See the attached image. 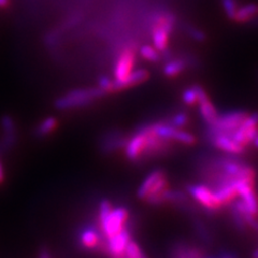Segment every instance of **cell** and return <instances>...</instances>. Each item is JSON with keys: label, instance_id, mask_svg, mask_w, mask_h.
Here are the masks:
<instances>
[{"label": "cell", "instance_id": "obj_1", "mask_svg": "<svg viewBox=\"0 0 258 258\" xmlns=\"http://www.w3.org/2000/svg\"><path fill=\"white\" fill-rule=\"evenodd\" d=\"M169 188L170 185L166 171L163 169H155L145 176L137 190V196L150 205L159 206L163 205V196Z\"/></svg>", "mask_w": 258, "mask_h": 258}, {"label": "cell", "instance_id": "obj_2", "mask_svg": "<svg viewBox=\"0 0 258 258\" xmlns=\"http://www.w3.org/2000/svg\"><path fill=\"white\" fill-rule=\"evenodd\" d=\"M107 95L99 87L78 88L72 90L55 101V107L58 110H72L86 107L97 99Z\"/></svg>", "mask_w": 258, "mask_h": 258}, {"label": "cell", "instance_id": "obj_3", "mask_svg": "<svg viewBox=\"0 0 258 258\" xmlns=\"http://www.w3.org/2000/svg\"><path fill=\"white\" fill-rule=\"evenodd\" d=\"M129 221V211L125 207L112 208L111 211L102 217H98L101 237L108 240L125 229Z\"/></svg>", "mask_w": 258, "mask_h": 258}, {"label": "cell", "instance_id": "obj_4", "mask_svg": "<svg viewBox=\"0 0 258 258\" xmlns=\"http://www.w3.org/2000/svg\"><path fill=\"white\" fill-rule=\"evenodd\" d=\"M249 113L237 110L219 114L213 124L208 126V137L213 135H231L244 122Z\"/></svg>", "mask_w": 258, "mask_h": 258}, {"label": "cell", "instance_id": "obj_5", "mask_svg": "<svg viewBox=\"0 0 258 258\" xmlns=\"http://www.w3.org/2000/svg\"><path fill=\"white\" fill-rule=\"evenodd\" d=\"M187 192L200 207L209 212H216L223 208L217 201L213 188L206 184H190L187 186Z\"/></svg>", "mask_w": 258, "mask_h": 258}, {"label": "cell", "instance_id": "obj_6", "mask_svg": "<svg viewBox=\"0 0 258 258\" xmlns=\"http://www.w3.org/2000/svg\"><path fill=\"white\" fill-rule=\"evenodd\" d=\"M137 60V48L132 45L125 46L120 51L118 57L114 64V80L115 81H123L132 74V71L135 69V64Z\"/></svg>", "mask_w": 258, "mask_h": 258}, {"label": "cell", "instance_id": "obj_7", "mask_svg": "<svg viewBox=\"0 0 258 258\" xmlns=\"http://www.w3.org/2000/svg\"><path fill=\"white\" fill-rule=\"evenodd\" d=\"M258 135V112L248 114L247 117L242 125L233 132L230 136L235 139L238 143L243 145L244 148H247L251 145L255 139V137Z\"/></svg>", "mask_w": 258, "mask_h": 258}, {"label": "cell", "instance_id": "obj_8", "mask_svg": "<svg viewBox=\"0 0 258 258\" xmlns=\"http://www.w3.org/2000/svg\"><path fill=\"white\" fill-rule=\"evenodd\" d=\"M132 241V233L129 227L123 229L117 235L106 240V243L102 245L104 252L111 258H124L126 247Z\"/></svg>", "mask_w": 258, "mask_h": 258}, {"label": "cell", "instance_id": "obj_9", "mask_svg": "<svg viewBox=\"0 0 258 258\" xmlns=\"http://www.w3.org/2000/svg\"><path fill=\"white\" fill-rule=\"evenodd\" d=\"M194 88L196 90L197 97H198V109H199V114L200 117L203 118L204 122L207 124V126L213 124L214 120L216 119L217 115H219V112H217L215 106L211 99L209 98V96L206 92L205 88L199 85L195 84L192 85Z\"/></svg>", "mask_w": 258, "mask_h": 258}, {"label": "cell", "instance_id": "obj_10", "mask_svg": "<svg viewBox=\"0 0 258 258\" xmlns=\"http://www.w3.org/2000/svg\"><path fill=\"white\" fill-rule=\"evenodd\" d=\"M209 140L213 144V147L224 153L230 155H243L246 153V148L238 143L230 135H213L209 136Z\"/></svg>", "mask_w": 258, "mask_h": 258}, {"label": "cell", "instance_id": "obj_11", "mask_svg": "<svg viewBox=\"0 0 258 258\" xmlns=\"http://www.w3.org/2000/svg\"><path fill=\"white\" fill-rule=\"evenodd\" d=\"M150 78V72L147 69H136L133 70L132 74L123 81H115L113 80V86H112V93H116L119 91L127 90L129 87H134L139 84L144 83Z\"/></svg>", "mask_w": 258, "mask_h": 258}, {"label": "cell", "instance_id": "obj_12", "mask_svg": "<svg viewBox=\"0 0 258 258\" xmlns=\"http://www.w3.org/2000/svg\"><path fill=\"white\" fill-rule=\"evenodd\" d=\"M126 142L127 138L122 133L113 131L103 136V138L101 139L100 148L104 153H111L124 148Z\"/></svg>", "mask_w": 258, "mask_h": 258}, {"label": "cell", "instance_id": "obj_13", "mask_svg": "<svg viewBox=\"0 0 258 258\" xmlns=\"http://www.w3.org/2000/svg\"><path fill=\"white\" fill-rule=\"evenodd\" d=\"M0 127L3 131L2 145L9 149L16 143V125L10 115H4L0 118Z\"/></svg>", "mask_w": 258, "mask_h": 258}, {"label": "cell", "instance_id": "obj_14", "mask_svg": "<svg viewBox=\"0 0 258 258\" xmlns=\"http://www.w3.org/2000/svg\"><path fill=\"white\" fill-rule=\"evenodd\" d=\"M79 242L86 249H95L101 246L102 237L98 229L94 227H86L81 231Z\"/></svg>", "mask_w": 258, "mask_h": 258}, {"label": "cell", "instance_id": "obj_15", "mask_svg": "<svg viewBox=\"0 0 258 258\" xmlns=\"http://www.w3.org/2000/svg\"><path fill=\"white\" fill-rule=\"evenodd\" d=\"M188 62L183 58H176V59H170L165 66H164V75L167 78H175L180 76L182 72L187 68Z\"/></svg>", "mask_w": 258, "mask_h": 258}, {"label": "cell", "instance_id": "obj_16", "mask_svg": "<svg viewBox=\"0 0 258 258\" xmlns=\"http://www.w3.org/2000/svg\"><path fill=\"white\" fill-rule=\"evenodd\" d=\"M258 14V6L255 4H247L242 7H239L236 12L233 21L237 23H247L255 19Z\"/></svg>", "mask_w": 258, "mask_h": 258}, {"label": "cell", "instance_id": "obj_17", "mask_svg": "<svg viewBox=\"0 0 258 258\" xmlns=\"http://www.w3.org/2000/svg\"><path fill=\"white\" fill-rule=\"evenodd\" d=\"M57 127H58L57 118L54 116L46 117L36 127L35 134L37 137H39V138H44V137L50 136L52 133H54Z\"/></svg>", "mask_w": 258, "mask_h": 258}, {"label": "cell", "instance_id": "obj_18", "mask_svg": "<svg viewBox=\"0 0 258 258\" xmlns=\"http://www.w3.org/2000/svg\"><path fill=\"white\" fill-rule=\"evenodd\" d=\"M139 54L141 57L145 60H148L150 62H158L160 60V54L156 50L154 46L151 45H142L139 50Z\"/></svg>", "mask_w": 258, "mask_h": 258}, {"label": "cell", "instance_id": "obj_19", "mask_svg": "<svg viewBox=\"0 0 258 258\" xmlns=\"http://www.w3.org/2000/svg\"><path fill=\"white\" fill-rule=\"evenodd\" d=\"M124 258H147V256L143 253L141 246L132 240L126 247Z\"/></svg>", "mask_w": 258, "mask_h": 258}, {"label": "cell", "instance_id": "obj_20", "mask_svg": "<svg viewBox=\"0 0 258 258\" xmlns=\"http://www.w3.org/2000/svg\"><path fill=\"white\" fill-rule=\"evenodd\" d=\"M168 123L176 128H184V127H186L189 123V116L187 113L179 112V113H176V114H174Z\"/></svg>", "mask_w": 258, "mask_h": 258}, {"label": "cell", "instance_id": "obj_21", "mask_svg": "<svg viewBox=\"0 0 258 258\" xmlns=\"http://www.w3.org/2000/svg\"><path fill=\"white\" fill-rule=\"evenodd\" d=\"M221 4L227 18L233 21V18H235L236 12L239 8L238 0H221Z\"/></svg>", "mask_w": 258, "mask_h": 258}, {"label": "cell", "instance_id": "obj_22", "mask_svg": "<svg viewBox=\"0 0 258 258\" xmlns=\"http://www.w3.org/2000/svg\"><path fill=\"white\" fill-rule=\"evenodd\" d=\"M182 100L185 104H186V106H189V107L196 106V104L198 103V97H197V93H196L195 88H194V86L186 88V90L183 92Z\"/></svg>", "mask_w": 258, "mask_h": 258}, {"label": "cell", "instance_id": "obj_23", "mask_svg": "<svg viewBox=\"0 0 258 258\" xmlns=\"http://www.w3.org/2000/svg\"><path fill=\"white\" fill-rule=\"evenodd\" d=\"M186 32L191 39H194L195 41H198V42H204L207 39L206 34L203 30H200L194 26H189V25L186 26Z\"/></svg>", "mask_w": 258, "mask_h": 258}, {"label": "cell", "instance_id": "obj_24", "mask_svg": "<svg viewBox=\"0 0 258 258\" xmlns=\"http://www.w3.org/2000/svg\"><path fill=\"white\" fill-rule=\"evenodd\" d=\"M112 86H113V80L109 77H101L98 82V87L102 90L106 94L112 93Z\"/></svg>", "mask_w": 258, "mask_h": 258}, {"label": "cell", "instance_id": "obj_25", "mask_svg": "<svg viewBox=\"0 0 258 258\" xmlns=\"http://www.w3.org/2000/svg\"><path fill=\"white\" fill-rule=\"evenodd\" d=\"M39 258H52V257L47 249H42L41 253H40V255H39Z\"/></svg>", "mask_w": 258, "mask_h": 258}, {"label": "cell", "instance_id": "obj_26", "mask_svg": "<svg viewBox=\"0 0 258 258\" xmlns=\"http://www.w3.org/2000/svg\"><path fill=\"white\" fill-rule=\"evenodd\" d=\"M5 179V173H4V169H3V165H2V161H0V184L4 182Z\"/></svg>", "mask_w": 258, "mask_h": 258}, {"label": "cell", "instance_id": "obj_27", "mask_svg": "<svg viewBox=\"0 0 258 258\" xmlns=\"http://www.w3.org/2000/svg\"><path fill=\"white\" fill-rule=\"evenodd\" d=\"M9 5V0H0V8H6Z\"/></svg>", "mask_w": 258, "mask_h": 258}, {"label": "cell", "instance_id": "obj_28", "mask_svg": "<svg viewBox=\"0 0 258 258\" xmlns=\"http://www.w3.org/2000/svg\"><path fill=\"white\" fill-rule=\"evenodd\" d=\"M252 144H254L255 145V148L256 149H258V135L255 137V139H254V141H253V143Z\"/></svg>", "mask_w": 258, "mask_h": 258}, {"label": "cell", "instance_id": "obj_29", "mask_svg": "<svg viewBox=\"0 0 258 258\" xmlns=\"http://www.w3.org/2000/svg\"><path fill=\"white\" fill-rule=\"evenodd\" d=\"M253 258H258V248H257L256 251L254 252V254H253Z\"/></svg>", "mask_w": 258, "mask_h": 258}, {"label": "cell", "instance_id": "obj_30", "mask_svg": "<svg viewBox=\"0 0 258 258\" xmlns=\"http://www.w3.org/2000/svg\"><path fill=\"white\" fill-rule=\"evenodd\" d=\"M220 258H235V257H232V256H230V255H225V256H222V257H220Z\"/></svg>", "mask_w": 258, "mask_h": 258}]
</instances>
